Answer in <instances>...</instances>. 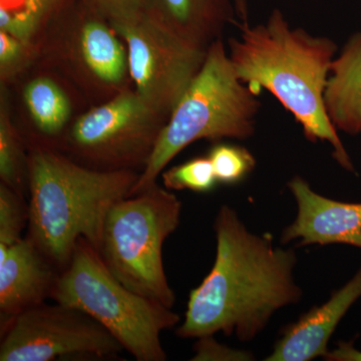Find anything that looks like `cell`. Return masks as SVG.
<instances>
[{
    "label": "cell",
    "mask_w": 361,
    "mask_h": 361,
    "mask_svg": "<svg viewBox=\"0 0 361 361\" xmlns=\"http://www.w3.org/2000/svg\"><path fill=\"white\" fill-rule=\"evenodd\" d=\"M0 179L25 197L28 190V155L20 134L11 118L6 85L0 94Z\"/></svg>",
    "instance_id": "18"
},
{
    "label": "cell",
    "mask_w": 361,
    "mask_h": 361,
    "mask_svg": "<svg viewBox=\"0 0 361 361\" xmlns=\"http://www.w3.org/2000/svg\"><path fill=\"white\" fill-rule=\"evenodd\" d=\"M39 44L27 42L0 30V82L7 85L20 77L39 56Z\"/></svg>",
    "instance_id": "22"
},
{
    "label": "cell",
    "mask_w": 361,
    "mask_h": 361,
    "mask_svg": "<svg viewBox=\"0 0 361 361\" xmlns=\"http://www.w3.org/2000/svg\"><path fill=\"white\" fill-rule=\"evenodd\" d=\"M214 230L215 262L190 292L184 322L176 334L200 338L222 332L241 342L252 341L277 311L300 301L302 289L294 277L296 253L249 231L228 205L221 206Z\"/></svg>",
    "instance_id": "1"
},
{
    "label": "cell",
    "mask_w": 361,
    "mask_h": 361,
    "mask_svg": "<svg viewBox=\"0 0 361 361\" xmlns=\"http://www.w3.org/2000/svg\"><path fill=\"white\" fill-rule=\"evenodd\" d=\"M51 298L101 323L135 360H168L161 334L175 327L180 315L121 283L87 240H78L70 263L59 273Z\"/></svg>",
    "instance_id": "5"
},
{
    "label": "cell",
    "mask_w": 361,
    "mask_h": 361,
    "mask_svg": "<svg viewBox=\"0 0 361 361\" xmlns=\"http://www.w3.org/2000/svg\"><path fill=\"white\" fill-rule=\"evenodd\" d=\"M330 122L345 134H361V32L349 37L330 66L324 90Z\"/></svg>",
    "instance_id": "15"
},
{
    "label": "cell",
    "mask_w": 361,
    "mask_h": 361,
    "mask_svg": "<svg viewBox=\"0 0 361 361\" xmlns=\"http://www.w3.org/2000/svg\"><path fill=\"white\" fill-rule=\"evenodd\" d=\"M0 343V361H51L70 356L116 357L123 349L87 313L42 302L8 319Z\"/></svg>",
    "instance_id": "8"
},
{
    "label": "cell",
    "mask_w": 361,
    "mask_h": 361,
    "mask_svg": "<svg viewBox=\"0 0 361 361\" xmlns=\"http://www.w3.org/2000/svg\"><path fill=\"white\" fill-rule=\"evenodd\" d=\"M233 0H147L146 16L169 32L202 49L222 39L234 23Z\"/></svg>",
    "instance_id": "14"
},
{
    "label": "cell",
    "mask_w": 361,
    "mask_h": 361,
    "mask_svg": "<svg viewBox=\"0 0 361 361\" xmlns=\"http://www.w3.org/2000/svg\"><path fill=\"white\" fill-rule=\"evenodd\" d=\"M58 42L59 59L85 90L111 99L129 89L127 45L90 4L59 32Z\"/></svg>",
    "instance_id": "10"
},
{
    "label": "cell",
    "mask_w": 361,
    "mask_h": 361,
    "mask_svg": "<svg viewBox=\"0 0 361 361\" xmlns=\"http://www.w3.org/2000/svg\"><path fill=\"white\" fill-rule=\"evenodd\" d=\"M111 25L127 45L135 92L152 109L170 118L201 70L208 49L180 39L146 14L134 23Z\"/></svg>",
    "instance_id": "9"
},
{
    "label": "cell",
    "mask_w": 361,
    "mask_h": 361,
    "mask_svg": "<svg viewBox=\"0 0 361 361\" xmlns=\"http://www.w3.org/2000/svg\"><path fill=\"white\" fill-rule=\"evenodd\" d=\"M238 39L229 40L233 68L254 92L267 90L293 116L310 142H327L334 160L355 173L353 161L327 116L324 90L337 44L302 28H293L279 9L264 23H237Z\"/></svg>",
    "instance_id": "2"
},
{
    "label": "cell",
    "mask_w": 361,
    "mask_h": 361,
    "mask_svg": "<svg viewBox=\"0 0 361 361\" xmlns=\"http://www.w3.org/2000/svg\"><path fill=\"white\" fill-rule=\"evenodd\" d=\"M258 94L237 75L223 39L215 40L161 130L130 196L157 184L166 166L195 142L251 137L261 108Z\"/></svg>",
    "instance_id": "4"
},
{
    "label": "cell",
    "mask_w": 361,
    "mask_h": 361,
    "mask_svg": "<svg viewBox=\"0 0 361 361\" xmlns=\"http://www.w3.org/2000/svg\"><path fill=\"white\" fill-rule=\"evenodd\" d=\"M182 202L173 191L153 185L111 207L99 253L111 274L130 290L174 307L163 260L166 240L179 227Z\"/></svg>",
    "instance_id": "6"
},
{
    "label": "cell",
    "mask_w": 361,
    "mask_h": 361,
    "mask_svg": "<svg viewBox=\"0 0 361 361\" xmlns=\"http://www.w3.org/2000/svg\"><path fill=\"white\" fill-rule=\"evenodd\" d=\"M195 355L192 360H239V353L218 343L213 336L200 337L195 345Z\"/></svg>",
    "instance_id": "24"
},
{
    "label": "cell",
    "mask_w": 361,
    "mask_h": 361,
    "mask_svg": "<svg viewBox=\"0 0 361 361\" xmlns=\"http://www.w3.org/2000/svg\"><path fill=\"white\" fill-rule=\"evenodd\" d=\"M139 177L137 171L97 170L59 149L32 147L28 153L27 238L61 272L78 240H87L99 251L109 211L130 197Z\"/></svg>",
    "instance_id": "3"
},
{
    "label": "cell",
    "mask_w": 361,
    "mask_h": 361,
    "mask_svg": "<svg viewBox=\"0 0 361 361\" xmlns=\"http://www.w3.org/2000/svg\"><path fill=\"white\" fill-rule=\"evenodd\" d=\"M168 120L127 89L78 116L56 149L97 170L142 171Z\"/></svg>",
    "instance_id": "7"
},
{
    "label": "cell",
    "mask_w": 361,
    "mask_h": 361,
    "mask_svg": "<svg viewBox=\"0 0 361 361\" xmlns=\"http://www.w3.org/2000/svg\"><path fill=\"white\" fill-rule=\"evenodd\" d=\"M361 297V268L334 292L329 301L312 308L284 330L267 361H310L325 357L329 342L344 315Z\"/></svg>",
    "instance_id": "13"
},
{
    "label": "cell",
    "mask_w": 361,
    "mask_h": 361,
    "mask_svg": "<svg viewBox=\"0 0 361 361\" xmlns=\"http://www.w3.org/2000/svg\"><path fill=\"white\" fill-rule=\"evenodd\" d=\"M71 0H0V30L27 42L39 39Z\"/></svg>",
    "instance_id": "17"
},
{
    "label": "cell",
    "mask_w": 361,
    "mask_h": 361,
    "mask_svg": "<svg viewBox=\"0 0 361 361\" xmlns=\"http://www.w3.org/2000/svg\"><path fill=\"white\" fill-rule=\"evenodd\" d=\"M59 271L27 237L0 250V311L7 319L51 298Z\"/></svg>",
    "instance_id": "12"
},
{
    "label": "cell",
    "mask_w": 361,
    "mask_h": 361,
    "mask_svg": "<svg viewBox=\"0 0 361 361\" xmlns=\"http://www.w3.org/2000/svg\"><path fill=\"white\" fill-rule=\"evenodd\" d=\"M111 25L134 23L146 14L147 0H87Z\"/></svg>",
    "instance_id": "23"
},
{
    "label": "cell",
    "mask_w": 361,
    "mask_h": 361,
    "mask_svg": "<svg viewBox=\"0 0 361 361\" xmlns=\"http://www.w3.org/2000/svg\"><path fill=\"white\" fill-rule=\"evenodd\" d=\"M28 223V205L25 197L0 183V250H6L23 238Z\"/></svg>",
    "instance_id": "21"
},
{
    "label": "cell",
    "mask_w": 361,
    "mask_h": 361,
    "mask_svg": "<svg viewBox=\"0 0 361 361\" xmlns=\"http://www.w3.org/2000/svg\"><path fill=\"white\" fill-rule=\"evenodd\" d=\"M298 212L282 233V243L298 240L299 245L343 244L361 249V203H345L313 191L303 178L288 183Z\"/></svg>",
    "instance_id": "11"
},
{
    "label": "cell",
    "mask_w": 361,
    "mask_h": 361,
    "mask_svg": "<svg viewBox=\"0 0 361 361\" xmlns=\"http://www.w3.org/2000/svg\"><path fill=\"white\" fill-rule=\"evenodd\" d=\"M325 360L361 361V351L353 346V342L341 341L334 350L329 351Z\"/></svg>",
    "instance_id": "25"
},
{
    "label": "cell",
    "mask_w": 361,
    "mask_h": 361,
    "mask_svg": "<svg viewBox=\"0 0 361 361\" xmlns=\"http://www.w3.org/2000/svg\"><path fill=\"white\" fill-rule=\"evenodd\" d=\"M161 176L164 187L170 191L190 190L197 193H206L212 191L218 184L212 163L208 156L199 157L163 171Z\"/></svg>",
    "instance_id": "19"
},
{
    "label": "cell",
    "mask_w": 361,
    "mask_h": 361,
    "mask_svg": "<svg viewBox=\"0 0 361 361\" xmlns=\"http://www.w3.org/2000/svg\"><path fill=\"white\" fill-rule=\"evenodd\" d=\"M23 102L35 130L47 139H58L70 125L73 104L68 94L54 78L39 75L23 90Z\"/></svg>",
    "instance_id": "16"
},
{
    "label": "cell",
    "mask_w": 361,
    "mask_h": 361,
    "mask_svg": "<svg viewBox=\"0 0 361 361\" xmlns=\"http://www.w3.org/2000/svg\"><path fill=\"white\" fill-rule=\"evenodd\" d=\"M233 4H234L235 11H236L240 23H248V6H247V0H233Z\"/></svg>",
    "instance_id": "26"
},
{
    "label": "cell",
    "mask_w": 361,
    "mask_h": 361,
    "mask_svg": "<svg viewBox=\"0 0 361 361\" xmlns=\"http://www.w3.org/2000/svg\"><path fill=\"white\" fill-rule=\"evenodd\" d=\"M208 158L212 163L218 183L237 184L245 179L256 167L255 157L244 147L218 144L210 149Z\"/></svg>",
    "instance_id": "20"
}]
</instances>
